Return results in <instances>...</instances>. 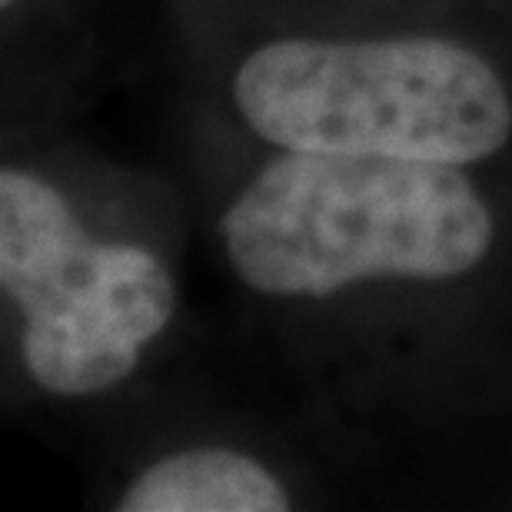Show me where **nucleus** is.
Returning <instances> with one entry per match:
<instances>
[{"label":"nucleus","mask_w":512,"mask_h":512,"mask_svg":"<svg viewBox=\"0 0 512 512\" xmlns=\"http://www.w3.org/2000/svg\"><path fill=\"white\" fill-rule=\"evenodd\" d=\"M243 120L283 150L473 163L503 147L512 104L493 67L436 37L276 40L233 80Z\"/></svg>","instance_id":"f03ea898"},{"label":"nucleus","mask_w":512,"mask_h":512,"mask_svg":"<svg viewBox=\"0 0 512 512\" xmlns=\"http://www.w3.org/2000/svg\"><path fill=\"white\" fill-rule=\"evenodd\" d=\"M0 4H4V7H7V4H14V0H0Z\"/></svg>","instance_id":"39448f33"},{"label":"nucleus","mask_w":512,"mask_h":512,"mask_svg":"<svg viewBox=\"0 0 512 512\" xmlns=\"http://www.w3.org/2000/svg\"><path fill=\"white\" fill-rule=\"evenodd\" d=\"M0 283L27 313L30 376L57 396L127 380L177 306L157 256L97 243L50 183L20 170L0 173Z\"/></svg>","instance_id":"7ed1b4c3"},{"label":"nucleus","mask_w":512,"mask_h":512,"mask_svg":"<svg viewBox=\"0 0 512 512\" xmlns=\"http://www.w3.org/2000/svg\"><path fill=\"white\" fill-rule=\"evenodd\" d=\"M120 512H283V486L233 449H187L133 479Z\"/></svg>","instance_id":"20e7f679"},{"label":"nucleus","mask_w":512,"mask_h":512,"mask_svg":"<svg viewBox=\"0 0 512 512\" xmlns=\"http://www.w3.org/2000/svg\"><path fill=\"white\" fill-rule=\"evenodd\" d=\"M230 266L266 296L356 280H449L483 260L493 217L456 163L286 150L220 223Z\"/></svg>","instance_id":"f257e3e1"}]
</instances>
